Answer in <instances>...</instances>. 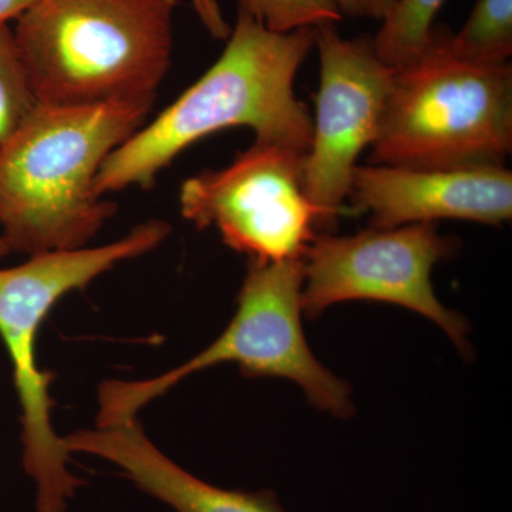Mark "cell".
<instances>
[{
  "label": "cell",
  "mask_w": 512,
  "mask_h": 512,
  "mask_svg": "<svg viewBox=\"0 0 512 512\" xmlns=\"http://www.w3.org/2000/svg\"><path fill=\"white\" fill-rule=\"evenodd\" d=\"M315 42L316 29L272 32L239 9L220 59L106 158L97 194L150 188L184 150L225 128L248 127L258 143L308 154L312 116L293 84Z\"/></svg>",
  "instance_id": "6da1fadb"
},
{
  "label": "cell",
  "mask_w": 512,
  "mask_h": 512,
  "mask_svg": "<svg viewBox=\"0 0 512 512\" xmlns=\"http://www.w3.org/2000/svg\"><path fill=\"white\" fill-rule=\"evenodd\" d=\"M150 106L39 104L0 147V228L9 251L83 248L113 217L96 192L106 158L143 126Z\"/></svg>",
  "instance_id": "7a4b0ae2"
},
{
  "label": "cell",
  "mask_w": 512,
  "mask_h": 512,
  "mask_svg": "<svg viewBox=\"0 0 512 512\" xmlns=\"http://www.w3.org/2000/svg\"><path fill=\"white\" fill-rule=\"evenodd\" d=\"M180 0H36L16 47L37 103L153 106L170 69Z\"/></svg>",
  "instance_id": "3957f363"
},
{
  "label": "cell",
  "mask_w": 512,
  "mask_h": 512,
  "mask_svg": "<svg viewBox=\"0 0 512 512\" xmlns=\"http://www.w3.org/2000/svg\"><path fill=\"white\" fill-rule=\"evenodd\" d=\"M433 26L419 57L394 70L369 164L460 170L504 165L512 148V67L467 62Z\"/></svg>",
  "instance_id": "277c9868"
},
{
  "label": "cell",
  "mask_w": 512,
  "mask_h": 512,
  "mask_svg": "<svg viewBox=\"0 0 512 512\" xmlns=\"http://www.w3.org/2000/svg\"><path fill=\"white\" fill-rule=\"evenodd\" d=\"M170 231L167 222L151 220L111 244L42 252L25 264L0 269V339L22 407L23 467L36 485V512H67L83 485L69 470L70 453L53 429V376L37 365L40 326L67 293L82 291L120 262L153 251Z\"/></svg>",
  "instance_id": "5b68a950"
},
{
  "label": "cell",
  "mask_w": 512,
  "mask_h": 512,
  "mask_svg": "<svg viewBox=\"0 0 512 512\" xmlns=\"http://www.w3.org/2000/svg\"><path fill=\"white\" fill-rule=\"evenodd\" d=\"M303 258L251 262L228 328L207 349L153 379L107 380L99 389L97 427L137 419L148 403L184 379L221 363H237L249 377L292 380L316 409L346 419L350 387L316 360L302 328Z\"/></svg>",
  "instance_id": "8992f818"
},
{
  "label": "cell",
  "mask_w": 512,
  "mask_h": 512,
  "mask_svg": "<svg viewBox=\"0 0 512 512\" xmlns=\"http://www.w3.org/2000/svg\"><path fill=\"white\" fill-rule=\"evenodd\" d=\"M305 157L255 141L228 167L187 178L181 214L197 228L217 229L225 245L256 264L303 258L319 224L303 190Z\"/></svg>",
  "instance_id": "52a82bcc"
},
{
  "label": "cell",
  "mask_w": 512,
  "mask_h": 512,
  "mask_svg": "<svg viewBox=\"0 0 512 512\" xmlns=\"http://www.w3.org/2000/svg\"><path fill=\"white\" fill-rule=\"evenodd\" d=\"M454 251L456 242L430 222L346 237L322 232L303 254L302 311L316 319L340 302L394 303L433 320L466 350V319L437 299L431 282L434 265Z\"/></svg>",
  "instance_id": "ba28073f"
},
{
  "label": "cell",
  "mask_w": 512,
  "mask_h": 512,
  "mask_svg": "<svg viewBox=\"0 0 512 512\" xmlns=\"http://www.w3.org/2000/svg\"><path fill=\"white\" fill-rule=\"evenodd\" d=\"M320 84L312 140L303 163V190L330 232L350 214L346 200L360 154L372 146L394 69L380 62L373 37L345 39L335 25L316 29Z\"/></svg>",
  "instance_id": "9c48e42d"
},
{
  "label": "cell",
  "mask_w": 512,
  "mask_h": 512,
  "mask_svg": "<svg viewBox=\"0 0 512 512\" xmlns=\"http://www.w3.org/2000/svg\"><path fill=\"white\" fill-rule=\"evenodd\" d=\"M349 198L350 212H367L372 228L437 220L500 225L511 220L512 173L504 165L460 170L357 165Z\"/></svg>",
  "instance_id": "30bf717a"
},
{
  "label": "cell",
  "mask_w": 512,
  "mask_h": 512,
  "mask_svg": "<svg viewBox=\"0 0 512 512\" xmlns=\"http://www.w3.org/2000/svg\"><path fill=\"white\" fill-rule=\"evenodd\" d=\"M63 441L70 454L119 467L141 491L175 512H286L274 491L227 490L192 476L151 443L137 419L76 431Z\"/></svg>",
  "instance_id": "8fae6325"
},
{
  "label": "cell",
  "mask_w": 512,
  "mask_h": 512,
  "mask_svg": "<svg viewBox=\"0 0 512 512\" xmlns=\"http://www.w3.org/2000/svg\"><path fill=\"white\" fill-rule=\"evenodd\" d=\"M446 0H396L373 37L380 62L400 69L420 56L429 43L434 19Z\"/></svg>",
  "instance_id": "7c38bea8"
},
{
  "label": "cell",
  "mask_w": 512,
  "mask_h": 512,
  "mask_svg": "<svg viewBox=\"0 0 512 512\" xmlns=\"http://www.w3.org/2000/svg\"><path fill=\"white\" fill-rule=\"evenodd\" d=\"M451 52L478 64L510 63L512 0H477L466 25L450 33Z\"/></svg>",
  "instance_id": "4fadbf2b"
},
{
  "label": "cell",
  "mask_w": 512,
  "mask_h": 512,
  "mask_svg": "<svg viewBox=\"0 0 512 512\" xmlns=\"http://www.w3.org/2000/svg\"><path fill=\"white\" fill-rule=\"evenodd\" d=\"M35 93L9 25L0 26V147L35 111Z\"/></svg>",
  "instance_id": "5bb4252c"
},
{
  "label": "cell",
  "mask_w": 512,
  "mask_h": 512,
  "mask_svg": "<svg viewBox=\"0 0 512 512\" xmlns=\"http://www.w3.org/2000/svg\"><path fill=\"white\" fill-rule=\"evenodd\" d=\"M239 9L276 33L318 29L345 19L338 0H239Z\"/></svg>",
  "instance_id": "9a60e30c"
},
{
  "label": "cell",
  "mask_w": 512,
  "mask_h": 512,
  "mask_svg": "<svg viewBox=\"0 0 512 512\" xmlns=\"http://www.w3.org/2000/svg\"><path fill=\"white\" fill-rule=\"evenodd\" d=\"M191 3L207 32L214 39L227 40L232 28L225 19L220 0H191Z\"/></svg>",
  "instance_id": "2e32d148"
},
{
  "label": "cell",
  "mask_w": 512,
  "mask_h": 512,
  "mask_svg": "<svg viewBox=\"0 0 512 512\" xmlns=\"http://www.w3.org/2000/svg\"><path fill=\"white\" fill-rule=\"evenodd\" d=\"M343 18L383 20L396 0H338Z\"/></svg>",
  "instance_id": "e0dca14e"
},
{
  "label": "cell",
  "mask_w": 512,
  "mask_h": 512,
  "mask_svg": "<svg viewBox=\"0 0 512 512\" xmlns=\"http://www.w3.org/2000/svg\"><path fill=\"white\" fill-rule=\"evenodd\" d=\"M36 0H0V26L8 25L10 20L18 19Z\"/></svg>",
  "instance_id": "ac0fdd59"
},
{
  "label": "cell",
  "mask_w": 512,
  "mask_h": 512,
  "mask_svg": "<svg viewBox=\"0 0 512 512\" xmlns=\"http://www.w3.org/2000/svg\"><path fill=\"white\" fill-rule=\"evenodd\" d=\"M9 247L8 244H6L5 241H3L2 238H0V256L9 254Z\"/></svg>",
  "instance_id": "d6986e66"
}]
</instances>
